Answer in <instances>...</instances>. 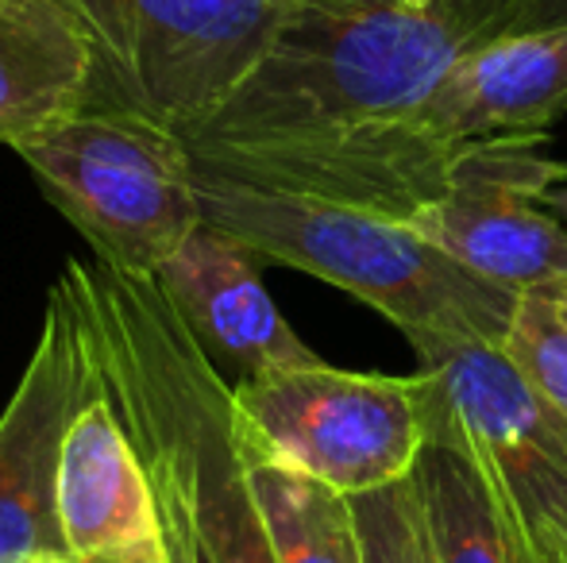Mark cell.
I'll return each mask as SVG.
<instances>
[{
	"label": "cell",
	"mask_w": 567,
	"mask_h": 563,
	"mask_svg": "<svg viewBox=\"0 0 567 563\" xmlns=\"http://www.w3.org/2000/svg\"><path fill=\"white\" fill-rule=\"evenodd\" d=\"M405 4L425 12L429 20L444 23V28L471 51V46H478V43L502 39L517 0H405Z\"/></svg>",
	"instance_id": "cell-19"
},
{
	"label": "cell",
	"mask_w": 567,
	"mask_h": 563,
	"mask_svg": "<svg viewBox=\"0 0 567 563\" xmlns=\"http://www.w3.org/2000/svg\"><path fill=\"white\" fill-rule=\"evenodd\" d=\"M93 59L62 0H0V143L90 108Z\"/></svg>",
	"instance_id": "cell-14"
},
{
	"label": "cell",
	"mask_w": 567,
	"mask_h": 563,
	"mask_svg": "<svg viewBox=\"0 0 567 563\" xmlns=\"http://www.w3.org/2000/svg\"><path fill=\"white\" fill-rule=\"evenodd\" d=\"M463 51L405 0H290L267 59L189 147L405 121Z\"/></svg>",
	"instance_id": "cell-3"
},
{
	"label": "cell",
	"mask_w": 567,
	"mask_h": 563,
	"mask_svg": "<svg viewBox=\"0 0 567 563\" xmlns=\"http://www.w3.org/2000/svg\"><path fill=\"white\" fill-rule=\"evenodd\" d=\"M82 371V313L59 279L47 293L35 352L0 414V563L70 556L59 521V456Z\"/></svg>",
	"instance_id": "cell-10"
},
{
	"label": "cell",
	"mask_w": 567,
	"mask_h": 563,
	"mask_svg": "<svg viewBox=\"0 0 567 563\" xmlns=\"http://www.w3.org/2000/svg\"><path fill=\"white\" fill-rule=\"evenodd\" d=\"M545 205H548V209H553L560 220H567V174H564V181H560V186H556L553 194L545 197Z\"/></svg>",
	"instance_id": "cell-21"
},
{
	"label": "cell",
	"mask_w": 567,
	"mask_h": 563,
	"mask_svg": "<svg viewBox=\"0 0 567 563\" xmlns=\"http://www.w3.org/2000/svg\"><path fill=\"white\" fill-rule=\"evenodd\" d=\"M189 150L202 170L220 178L348 205V209L405 225L444 194L452 163L463 147H449L429 136L413 116H405V121L359 124V128Z\"/></svg>",
	"instance_id": "cell-9"
},
{
	"label": "cell",
	"mask_w": 567,
	"mask_h": 563,
	"mask_svg": "<svg viewBox=\"0 0 567 563\" xmlns=\"http://www.w3.org/2000/svg\"><path fill=\"white\" fill-rule=\"evenodd\" d=\"M410 347L429 386V440L471 459L537 563H567V421L498 344Z\"/></svg>",
	"instance_id": "cell-6"
},
{
	"label": "cell",
	"mask_w": 567,
	"mask_h": 563,
	"mask_svg": "<svg viewBox=\"0 0 567 563\" xmlns=\"http://www.w3.org/2000/svg\"><path fill=\"white\" fill-rule=\"evenodd\" d=\"M31 563H74L70 556H39V560H31Z\"/></svg>",
	"instance_id": "cell-23"
},
{
	"label": "cell",
	"mask_w": 567,
	"mask_h": 563,
	"mask_svg": "<svg viewBox=\"0 0 567 563\" xmlns=\"http://www.w3.org/2000/svg\"><path fill=\"white\" fill-rule=\"evenodd\" d=\"M502 352L540 402L567 421V313L553 290H529L517 298Z\"/></svg>",
	"instance_id": "cell-17"
},
{
	"label": "cell",
	"mask_w": 567,
	"mask_h": 563,
	"mask_svg": "<svg viewBox=\"0 0 567 563\" xmlns=\"http://www.w3.org/2000/svg\"><path fill=\"white\" fill-rule=\"evenodd\" d=\"M113 402L155 487L166 563H278L236 448L231 383L202 355L155 279L70 259Z\"/></svg>",
	"instance_id": "cell-1"
},
{
	"label": "cell",
	"mask_w": 567,
	"mask_h": 563,
	"mask_svg": "<svg viewBox=\"0 0 567 563\" xmlns=\"http://www.w3.org/2000/svg\"><path fill=\"white\" fill-rule=\"evenodd\" d=\"M12 150L97 263L127 279H155L202 225L194 150L143 116L82 108Z\"/></svg>",
	"instance_id": "cell-5"
},
{
	"label": "cell",
	"mask_w": 567,
	"mask_h": 563,
	"mask_svg": "<svg viewBox=\"0 0 567 563\" xmlns=\"http://www.w3.org/2000/svg\"><path fill=\"white\" fill-rule=\"evenodd\" d=\"M564 174L545 136L463 143L444 194L405 225L498 290H553L567 282V220L545 197Z\"/></svg>",
	"instance_id": "cell-8"
},
{
	"label": "cell",
	"mask_w": 567,
	"mask_h": 563,
	"mask_svg": "<svg viewBox=\"0 0 567 563\" xmlns=\"http://www.w3.org/2000/svg\"><path fill=\"white\" fill-rule=\"evenodd\" d=\"M553 293H556V301H560L564 313H567V282H564V285H553Z\"/></svg>",
	"instance_id": "cell-22"
},
{
	"label": "cell",
	"mask_w": 567,
	"mask_h": 563,
	"mask_svg": "<svg viewBox=\"0 0 567 563\" xmlns=\"http://www.w3.org/2000/svg\"><path fill=\"white\" fill-rule=\"evenodd\" d=\"M567 28V0H517L502 35H525V31Z\"/></svg>",
	"instance_id": "cell-20"
},
{
	"label": "cell",
	"mask_w": 567,
	"mask_h": 563,
	"mask_svg": "<svg viewBox=\"0 0 567 563\" xmlns=\"http://www.w3.org/2000/svg\"><path fill=\"white\" fill-rule=\"evenodd\" d=\"M197 170L202 225L251 248L262 263L293 267L379 309L405 340L498 344L517 293L498 290L444 256L410 225L348 205L247 186Z\"/></svg>",
	"instance_id": "cell-2"
},
{
	"label": "cell",
	"mask_w": 567,
	"mask_h": 563,
	"mask_svg": "<svg viewBox=\"0 0 567 563\" xmlns=\"http://www.w3.org/2000/svg\"><path fill=\"white\" fill-rule=\"evenodd\" d=\"M93 59L90 108L194 143L267 59L290 0H62Z\"/></svg>",
	"instance_id": "cell-4"
},
{
	"label": "cell",
	"mask_w": 567,
	"mask_h": 563,
	"mask_svg": "<svg viewBox=\"0 0 567 563\" xmlns=\"http://www.w3.org/2000/svg\"><path fill=\"white\" fill-rule=\"evenodd\" d=\"M236 448L278 563H367L351 498L270 459L239 432V425Z\"/></svg>",
	"instance_id": "cell-15"
},
{
	"label": "cell",
	"mask_w": 567,
	"mask_h": 563,
	"mask_svg": "<svg viewBox=\"0 0 567 563\" xmlns=\"http://www.w3.org/2000/svg\"><path fill=\"white\" fill-rule=\"evenodd\" d=\"M425 525L441 563H537L483 475L444 440H429L413 467Z\"/></svg>",
	"instance_id": "cell-16"
},
{
	"label": "cell",
	"mask_w": 567,
	"mask_h": 563,
	"mask_svg": "<svg viewBox=\"0 0 567 563\" xmlns=\"http://www.w3.org/2000/svg\"><path fill=\"white\" fill-rule=\"evenodd\" d=\"M66 279V274H62ZM70 285V279H66ZM74 293V285H70ZM82 313L85 371L59 456V521L74 563H166L155 487L109 390L105 363Z\"/></svg>",
	"instance_id": "cell-11"
},
{
	"label": "cell",
	"mask_w": 567,
	"mask_h": 563,
	"mask_svg": "<svg viewBox=\"0 0 567 563\" xmlns=\"http://www.w3.org/2000/svg\"><path fill=\"white\" fill-rule=\"evenodd\" d=\"M262 259L239 240L197 225L178 251L158 267L155 285L202 355L220 371L259 378L278 367H306L321 355L290 329L262 285Z\"/></svg>",
	"instance_id": "cell-12"
},
{
	"label": "cell",
	"mask_w": 567,
	"mask_h": 563,
	"mask_svg": "<svg viewBox=\"0 0 567 563\" xmlns=\"http://www.w3.org/2000/svg\"><path fill=\"white\" fill-rule=\"evenodd\" d=\"M351 505H355L367 563H441L413 475L386 490L351 498Z\"/></svg>",
	"instance_id": "cell-18"
},
{
	"label": "cell",
	"mask_w": 567,
	"mask_h": 563,
	"mask_svg": "<svg viewBox=\"0 0 567 563\" xmlns=\"http://www.w3.org/2000/svg\"><path fill=\"white\" fill-rule=\"evenodd\" d=\"M231 409L255 448L343 498L410 479L429 444L425 375H359L317 359L236 383Z\"/></svg>",
	"instance_id": "cell-7"
},
{
	"label": "cell",
	"mask_w": 567,
	"mask_h": 563,
	"mask_svg": "<svg viewBox=\"0 0 567 563\" xmlns=\"http://www.w3.org/2000/svg\"><path fill=\"white\" fill-rule=\"evenodd\" d=\"M567 113V28L525 31L460 54L413 121L449 147L545 136Z\"/></svg>",
	"instance_id": "cell-13"
}]
</instances>
